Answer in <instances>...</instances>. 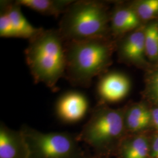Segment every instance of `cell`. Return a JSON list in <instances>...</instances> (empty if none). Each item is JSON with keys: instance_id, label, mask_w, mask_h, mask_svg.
Segmentation results:
<instances>
[{"instance_id": "cell-1", "label": "cell", "mask_w": 158, "mask_h": 158, "mask_svg": "<svg viewBox=\"0 0 158 158\" xmlns=\"http://www.w3.org/2000/svg\"><path fill=\"white\" fill-rule=\"evenodd\" d=\"M25 55L34 82L42 83L55 91L66 68L64 40L59 30L42 28L29 40Z\"/></svg>"}, {"instance_id": "cell-2", "label": "cell", "mask_w": 158, "mask_h": 158, "mask_svg": "<svg viewBox=\"0 0 158 158\" xmlns=\"http://www.w3.org/2000/svg\"><path fill=\"white\" fill-rule=\"evenodd\" d=\"M66 68L64 77L72 85L90 86L110 62L111 46L106 37L64 42Z\"/></svg>"}, {"instance_id": "cell-3", "label": "cell", "mask_w": 158, "mask_h": 158, "mask_svg": "<svg viewBox=\"0 0 158 158\" xmlns=\"http://www.w3.org/2000/svg\"><path fill=\"white\" fill-rule=\"evenodd\" d=\"M124 110L112 109L102 103L97 105L90 118L83 127L77 138L94 152V158L117 153L124 138Z\"/></svg>"}, {"instance_id": "cell-4", "label": "cell", "mask_w": 158, "mask_h": 158, "mask_svg": "<svg viewBox=\"0 0 158 158\" xmlns=\"http://www.w3.org/2000/svg\"><path fill=\"white\" fill-rule=\"evenodd\" d=\"M110 17L102 2L74 1L63 14L58 30L64 42L106 37Z\"/></svg>"}, {"instance_id": "cell-5", "label": "cell", "mask_w": 158, "mask_h": 158, "mask_svg": "<svg viewBox=\"0 0 158 158\" xmlns=\"http://www.w3.org/2000/svg\"><path fill=\"white\" fill-rule=\"evenodd\" d=\"M20 130L28 148L29 158H89L90 156L80 145L77 134L45 133L27 125H23Z\"/></svg>"}, {"instance_id": "cell-6", "label": "cell", "mask_w": 158, "mask_h": 158, "mask_svg": "<svg viewBox=\"0 0 158 158\" xmlns=\"http://www.w3.org/2000/svg\"><path fill=\"white\" fill-rule=\"evenodd\" d=\"M89 102L81 93L70 91L64 94L57 102L59 118L67 123H77L85 117L89 110Z\"/></svg>"}, {"instance_id": "cell-7", "label": "cell", "mask_w": 158, "mask_h": 158, "mask_svg": "<svg viewBox=\"0 0 158 158\" xmlns=\"http://www.w3.org/2000/svg\"><path fill=\"white\" fill-rule=\"evenodd\" d=\"M131 81L124 74L113 72L102 77L97 87L102 102H115L124 98L130 92Z\"/></svg>"}, {"instance_id": "cell-8", "label": "cell", "mask_w": 158, "mask_h": 158, "mask_svg": "<svg viewBox=\"0 0 158 158\" xmlns=\"http://www.w3.org/2000/svg\"><path fill=\"white\" fill-rule=\"evenodd\" d=\"M0 158H29L27 144L21 130L0 124Z\"/></svg>"}, {"instance_id": "cell-9", "label": "cell", "mask_w": 158, "mask_h": 158, "mask_svg": "<svg viewBox=\"0 0 158 158\" xmlns=\"http://www.w3.org/2000/svg\"><path fill=\"white\" fill-rule=\"evenodd\" d=\"M118 53L121 59L126 62L141 64L145 60L146 54L144 31H131L119 44Z\"/></svg>"}, {"instance_id": "cell-10", "label": "cell", "mask_w": 158, "mask_h": 158, "mask_svg": "<svg viewBox=\"0 0 158 158\" xmlns=\"http://www.w3.org/2000/svg\"><path fill=\"white\" fill-rule=\"evenodd\" d=\"M0 6H4L8 12L18 38L30 40L42 29L35 27L23 14L21 6L15 1H1Z\"/></svg>"}, {"instance_id": "cell-11", "label": "cell", "mask_w": 158, "mask_h": 158, "mask_svg": "<svg viewBox=\"0 0 158 158\" xmlns=\"http://www.w3.org/2000/svg\"><path fill=\"white\" fill-rule=\"evenodd\" d=\"M141 21L131 6H117L110 17V29L115 35H124L138 28Z\"/></svg>"}, {"instance_id": "cell-12", "label": "cell", "mask_w": 158, "mask_h": 158, "mask_svg": "<svg viewBox=\"0 0 158 158\" xmlns=\"http://www.w3.org/2000/svg\"><path fill=\"white\" fill-rule=\"evenodd\" d=\"M127 132L135 133L147 128L152 122L151 111L142 104L130 106L124 111Z\"/></svg>"}, {"instance_id": "cell-13", "label": "cell", "mask_w": 158, "mask_h": 158, "mask_svg": "<svg viewBox=\"0 0 158 158\" xmlns=\"http://www.w3.org/2000/svg\"><path fill=\"white\" fill-rule=\"evenodd\" d=\"M73 0H17L21 6L27 7L46 16L62 15Z\"/></svg>"}, {"instance_id": "cell-14", "label": "cell", "mask_w": 158, "mask_h": 158, "mask_svg": "<svg viewBox=\"0 0 158 158\" xmlns=\"http://www.w3.org/2000/svg\"><path fill=\"white\" fill-rule=\"evenodd\" d=\"M150 146L143 135L125 137L117 152L118 158H148Z\"/></svg>"}, {"instance_id": "cell-15", "label": "cell", "mask_w": 158, "mask_h": 158, "mask_svg": "<svg viewBox=\"0 0 158 158\" xmlns=\"http://www.w3.org/2000/svg\"><path fill=\"white\" fill-rule=\"evenodd\" d=\"M146 55L151 60L158 59V24L152 23L143 30Z\"/></svg>"}, {"instance_id": "cell-16", "label": "cell", "mask_w": 158, "mask_h": 158, "mask_svg": "<svg viewBox=\"0 0 158 158\" xmlns=\"http://www.w3.org/2000/svg\"><path fill=\"white\" fill-rule=\"evenodd\" d=\"M131 6L141 20L150 19L158 14V0H144L134 2Z\"/></svg>"}, {"instance_id": "cell-17", "label": "cell", "mask_w": 158, "mask_h": 158, "mask_svg": "<svg viewBox=\"0 0 158 158\" xmlns=\"http://www.w3.org/2000/svg\"><path fill=\"white\" fill-rule=\"evenodd\" d=\"M0 6V36L6 38H18L6 8L2 6Z\"/></svg>"}, {"instance_id": "cell-18", "label": "cell", "mask_w": 158, "mask_h": 158, "mask_svg": "<svg viewBox=\"0 0 158 158\" xmlns=\"http://www.w3.org/2000/svg\"><path fill=\"white\" fill-rule=\"evenodd\" d=\"M151 89L155 98L158 102V70L154 73L151 78Z\"/></svg>"}, {"instance_id": "cell-19", "label": "cell", "mask_w": 158, "mask_h": 158, "mask_svg": "<svg viewBox=\"0 0 158 158\" xmlns=\"http://www.w3.org/2000/svg\"><path fill=\"white\" fill-rule=\"evenodd\" d=\"M150 153L152 158H158V135L153 138L150 146Z\"/></svg>"}, {"instance_id": "cell-20", "label": "cell", "mask_w": 158, "mask_h": 158, "mask_svg": "<svg viewBox=\"0 0 158 158\" xmlns=\"http://www.w3.org/2000/svg\"><path fill=\"white\" fill-rule=\"evenodd\" d=\"M151 115H152V122L158 130V108H155L151 110Z\"/></svg>"}, {"instance_id": "cell-21", "label": "cell", "mask_w": 158, "mask_h": 158, "mask_svg": "<svg viewBox=\"0 0 158 158\" xmlns=\"http://www.w3.org/2000/svg\"><path fill=\"white\" fill-rule=\"evenodd\" d=\"M89 158H94L93 156H92V155H90V156L89 157Z\"/></svg>"}]
</instances>
